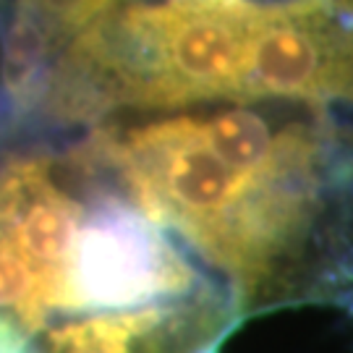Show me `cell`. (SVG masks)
<instances>
[{
  "instance_id": "cell-1",
  "label": "cell",
  "mask_w": 353,
  "mask_h": 353,
  "mask_svg": "<svg viewBox=\"0 0 353 353\" xmlns=\"http://www.w3.org/2000/svg\"><path fill=\"white\" fill-rule=\"evenodd\" d=\"M81 134L128 199L225 288L241 322L353 312V113L217 102L110 115Z\"/></svg>"
},
{
  "instance_id": "cell-2",
  "label": "cell",
  "mask_w": 353,
  "mask_h": 353,
  "mask_svg": "<svg viewBox=\"0 0 353 353\" xmlns=\"http://www.w3.org/2000/svg\"><path fill=\"white\" fill-rule=\"evenodd\" d=\"M220 285L128 194L84 134L0 147V353L74 316Z\"/></svg>"
},
{
  "instance_id": "cell-3",
  "label": "cell",
  "mask_w": 353,
  "mask_h": 353,
  "mask_svg": "<svg viewBox=\"0 0 353 353\" xmlns=\"http://www.w3.org/2000/svg\"><path fill=\"white\" fill-rule=\"evenodd\" d=\"M353 113V0H256L241 102Z\"/></svg>"
},
{
  "instance_id": "cell-4",
  "label": "cell",
  "mask_w": 353,
  "mask_h": 353,
  "mask_svg": "<svg viewBox=\"0 0 353 353\" xmlns=\"http://www.w3.org/2000/svg\"><path fill=\"white\" fill-rule=\"evenodd\" d=\"M239 325L225 288L210 285L181 299L58 322L26 353H220Z\"/></svg>"
},
{
  "instance_id": "cell-5",
  "label": "cell",
  "mask_w": 353,
  "mask_h": 353,
  "mask_svg": "<svg viewBox=\"0 0 353 353\" xmlns=\"http://www.w3.org/2000/svg\"><path fill=\"white\" fill-rule=\"evenodd\" d=\"M13 137L11 105L6 94V81H3V39H0V147Z\"/></svg>"
}]
</instances>
